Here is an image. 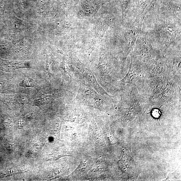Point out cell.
Masks as SVG:
<instances>
[{
  "mask_svg": "<svg viewBox=\"0 0 181 181\" xmlns=\"http://www.w3.org/2000/svg\"><path fill=\"white\" fill-rule=\"evenodd\" d=\"M85 74V77L88 80V82L90 83L91 85L93 86L97 91L101 94V93H102V94L105 93V92L103 90L97 83L95 77L92 74L90 73L89 71L86 72Z\"/></svg>",
  "mask_w": 181,
  "mask_h": 181,
  "instance_id": "6da1fadb",
  "label": "cell"
},
{
  "mask_svg": "<svg viewBox=\"0 0 181 181\" xmlns=\"http://www.w3.org/2000/svg\"><path fill=\"white\" fill-rule=\"evenodd\" d=\"M52 99V96L51 95H42L39 99L35 101V104H36V105L43 104L47 103V102L49 101Z\"/></svg>",
  "mask_w": 181,
  "mask_h": 181,
  "instance_id": "277c9868",
  "label": "cell"
},
{
  "mask_svg": "<svg viewBox=\"0 0 181 181\" xmlns=\"http://www.w3.org/2000/svg\"><path fill=\"white\" fill-rule=\"evenodd\" d=\"M24 76L25 77L23 80H22L20 83V86L21 87L25 88L35 87L36 85L34 82L33 80L25 75H24Z\"/></svg>",
  "mask_w": 181,
  "mask_h": 181,
  "instance_id": "3957f363",
  "label": "cell"
},
{
  "mask_svg": "<svg viewBox=\"0 0 181 181\" xmlns=\"http://www.w3.org/2000/svg\"><path fill=\"white\" fill-rule=\"evenodd\" d=\"M27 170L19 167H13L7 169L4 173V175L9 176L13 175L26 172Z\"/></svg>",
  "mask_w": 181,
  "mask_h": 181,
  "instance_id": "7a4b0ae2",
  "label": "cell"
}]
</instances>
